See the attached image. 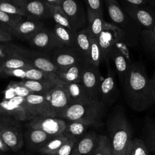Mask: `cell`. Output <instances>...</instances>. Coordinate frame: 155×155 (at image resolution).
Returning <instances> with one entry per match:
<instances>
[{
	"label": "cell",
	"mask_w": 155,
	"mask_h": 155,
	"mask_svg": "<svg viewBox=\"0 0 155 155\" xmlns=\"http://www.w3.org/2000/svg\"><path fill=\"white\" fill-rule=\"evenodd\" d=\"M18 82L26 87L31 93H47L56 85H59L53 82L26 79H21V81Z\"/></svg>",
	"instance_id": "obj_31"
},
{
	"label": "cell",
	"mask_w": 155,
	"mask_h": 155,
	"mask_svg": "<svg viewBox=\"0 0 155 155\" xmlns=\"http://www.w3.org/2000/svg\"><path fill=\"white\" fill-rule=\"evenodd\" d=\"M24 10L25 16L44 19L51 18L50 5L44 0H13Z\"/></svg>",
	"instance_id": "obj_18"
},
{
	"label": "cell",
	"mask_w": 155,
	"mask_h": 155,
	"mask_svg": "<svg viewBox=\"0 0 155 155\" xmlns=\"http://www.w3.org/2000/svg\"><path fill=\"white\" fill-rule=\"evenodd\" d=\"M28 42L37 50L47 53L62 47L56 38L53 30L45 27L30 39Z\"/></svg>",
	"instance_id": "obj_17"
},
{
	"label": "cell",
	"mask_w": 155,
	"mask_h": 155,
	"mask_svg": "<svg viewBox=\"0 0 155 155\" xmlns=\"http://www.w3.org/2000/svg\"><path fill=\"white\" fill-rule=\"evenodd\" d=\"M4 74V73H3L2 70V68H1V62H0V75H1V74Z\"/></svg>",
	"instance_id": "obj_52"
},
{
	"label": "cell",
	"mask_w": 155,
	"mask_h": 155,
	"mask_svg": "<svg viewBox=\"0 0 155 155\" xmlns=\"http://www.w3.org/2000/svg\"><path fill=\"white\" fill-rule=\"evenodd\" d=\"M85 2L87 8L96 12H102V0H84Z\"/></svg>",
	"instance_id": "obj_44"
},
{
	"label": "cell",
	"mask_w": 155,
	"mask_h": 155,
	"mask_svg": "<svg viewBox=\"0 0 155 155\" xmlns=\"http://www.w3.org/2000/svg\"><path fill=\"white\" fill-rule=\"evenodd\" d=\"M10 149L8 148V147L5 144L4 141L2 140V138L0 136V151L1 152H7Z\"/></svg>",
	"instance_id": "obj_50"
},
{
	"label": "cell",
	"mask_w": 155,
	"mask_h": 155,
	"mask_svg": "<svg viewBox=\"0 0 155 155\" xmlns=\"http://www.w3.org/2000/svg\"><path fill=\"white\" fill-rule=\"evenodd\" d=\"M76 142L73 140H68L56 152L51 155H72Z\"/></svg>",
	"instance_id": "obj_43"
},
{
	"label": "cell",
	"mask_w": 155,
	"mask_h": 155,
	"mask_svg": "<svg viewBox=\"0 0 155 155\" xmlns=\"http://www.w3.org/2000/svg\"><path fill=\"white\" fill-rule=\"evenodd\" d=\"M150 81H151V85L152 92H153V98H154V101L155 104V72L153 74L151 78L150 79Z\"/></svg>",
	"instance_id": "obj_49"
},
{
	"label": "cell",
	"mask_w": 155,
	"mask_h": 155,
	"mask_svg": "<svg viewBox=\"0 0 155 155\" xmlns=\"http://www.w3.org/2000/svg\"><path fill=\"white\" fill-rule=\"evenodd\" d=\"M128 2L137 5H146L150 2V0H124Z\"/></svg>",
	"instance_id": "obj_47"
},
{
	"label": "cell",
	"mask_w": 155,
	"mask_h": 155,
	"mask_svg": "<svg viewBox=\"0 0 155 155\" xmlns=\"http://www.w3.org/2000/svg\"><path fill=\"white\" fill-rule=\"evenodd\" d=\"M145 5H137L125 1L123 8L127 14L137 24L147 30H153L155 24V14Z\"/></svg>",
	"instance_id": "obj_15"
},
{
	"label": "cell",
	"mask_w": 155,
	"mask_h": 155,
	"mask_svg": "<svg viewBox=\"0 0 155 155\" xmlns=\"http://www.w3.org/2000/svg\"><path fill=\"white\" fill-rule=\"evenodd\" d=\"M53 31L61 46L74 47L75 34L76 32H73L69 29L56 24L53 27Z\"/></svg>",
	"instance_id": "obj_29"
},
{
	"label": "cell",
	"mask_w": 155,
	"mask_h": 155,
	"mask_svg": "<svg viewBox=\"0 0 155 155\" xmlns=\"http://www.w3.org/2000/svg\"><path fill=\"white\" fill-rule=\"evenodd\" d=\"M150 2H151L152 4L155 5V0H150Z\"/></svg>",
	"instance_id": "obj_54"
},
{
	"label": "cell",
	"mask_w": 155,
	"mask_h": 155,
	"mask_svg": "<svg viewBox=\"0 0 155 155\" xmlns=\"http://www.w3.org/2000/svg\"><path fill=\"white\" fill-rule=\"evenodd\" d=\"M0 112L21 122H28L35 117L26 103L25 97L22 96L4 99L0 102Z\"/></svg>",
	"instance_id": "obj_6"
},
{
	"label": "cell",
	"mask_w": 155,
	"mask_h": 155,
	"mask_svg": "<svg viewBox=\"0 0 155 155\" xmlns=\"http://www.w3.org/2000/svg\"><path fill=\"white\" fill-rule=\"evenodd\" d=\"M3 73L5 71L32 67L28 60L23 57L15 54L7 57L1 61Z\"/></svg>",
	"instance_id": "obj_30"
},
{
	"label": "cell",
	"mask_w": 155,
	"mask_h": 155,
	"mask_svg": "<svg viewBox=\"0 0 155 155\" xmlns=\"http://www.w3.org/2000/svg\"><path fill=\"white\" fill-rule=\"evenodd\" d=\"M0 30H3V31H7L9 33H10V30H11V28L8 26H7V25L3 24L2 22H1L0 21Z\"/></svg>",
	"instance_id": "obj_51"
},
{
	"label": "cell",
	"mask_w": 155,
	"mask_h": 155,
	"mask_svg": "<svg viewBox=\"0 0 155 155\" xmlns=\"http://www.w3.org/2000/svg\"><path fill=\"white\" fill-rule=\"evenodd\" d=\"M101 47L103 61L108 60V56L111 50L114 47L131 45L128 41V34L122 28L113 23L105 21L102 31L97 38Z\"/></svg>",
	"instance_id": "obj_4"
},
{
	"label": "cell",
	"mask_w": 155,
	"mask_h": 155,
	"mask_svg": "<svg viewBox=\"0 0 155 155\" xmlns=\"http://www.w3.org/2000/svg\"><path fill=\"white\" fill-rule=\"evenodd\" d=\"M68 139L62 134L61 135L52 137L42 148L38 153L42 155H51L56 152Z\"/></svg>",
	"instance_id": "obj_33"
},
{
	"label": "cell",
	"mask_w": 155,
	"mask_h": 155,
	"mask_svg": "<svg viewBox=\"0 0 155 155\" xmlns=\"http://www.w3.org/2000/svg\"><path fill=\"white\" fill-rule=\"evenodd\" d=\"M22 17L21 15L9 14L0 9V21L10 28L21 19Z\"/></svg>",
	"instance_id": "obj_42"
},
{
	"label": "cell",
	"mask_w": 155,
	"mask_h": 155,
	"mask_svg": "<svg viewBox=\"0 0 155 155\" xmlns=\"http://www.w3.org/2000/svg\"><path fill=\"white\" fill-rule=\"evenodd\" d=\"M95 128L90 123L82 121H67V125L63 134L68 139L78 141L83 137L90 130Z\"/></svg>",
	"instance_id": "obj_24"
},
{
	"label": "cell",
	"mask_w": 155,
	"mask_h": 155,
	"mask_svg": "<svg viewBox=\"0 0 155 155\" xmlns=\"http://www.w3.org/2000/svg\"><path fill=\"white\" fill-rule=\"evenodd\" d=\"M128 47L126 45L114 47L111 50L108 56L107 61L110 60L113 61L121 86L123 85L133 63Z\"/></svg>",
	"instance_id": "obj_10"
},
{
	"label": "cell",
	"mask_w": 155,
	"mask_h": 155,
	"mask_svg": "<svg viewBox=\"0 0 155 155\" xmlns=\"http://www.w3.org/2000/svg\"><path fill=\"white\" fill-rule=\"evenodd\" d=\"M26 103L34 116H48L46 93H31L25 97Z\"/></svg>",
	"instance_id": "obj_23"
},
{
	"label": "cell",
	"mask_w": 155,
	"mask_h": 155,
	"mask_svg": "<svg viewBox=\"0 0 155 155\" xmlns=\"http://www.w3.org/2000/svg\"><path fill=\"white\" fill-rule=\"evenodd\" d=\"M122 87L125 101L133 111H143L154 104L151 81L142 62L132 63Z\"/></svg>",
	"instance_id": "obj_1"
},
{
	"label": "cell",
	"mask_w": 155,
	"mask_h": 155,
	"mask_svg": "<svg viewBox=\"0 0 155 155\" xmlns=\"http://www.w3.org/2000/svg\"><path fill=\"white\" fill-rule=\"evenodd\" d=\"M100 134L95 131H89L74 143L72 155H93L99 143Z\"/></svg>",
	"instance_id": "obj_20"
},
{
	"label": "cell",
	"mask_w": 155,
	"mask_h": 155,
	"mask_svg": "<svg viewBox=\"0 0 155 155\" xmlns=\"http://www.w3.org/2000/svg\"><path fill=\"white\" fill-rule=\"evenodd\" d=\"M4 74L7 76L26 80L41 81L53 82L57 84H65L55 73H48L33 67L5 71Z\"/></svg>",
	"instance_id": "obj_12"
},
{
	"label": "cell",
	"mask_w": 155,
	"mask_h": 155,
	"mask_svg": "<svg viewBox=\"0 0 155 155\" xmlns=\"http://www.w3.org/2000/svg\"><path fill=\"white\" fill-rule=\"evenodd\" d=\"M18 54L26 59L31 66L48 73H56L58 67L50 55L44 51L29 50L21 47Z\"/></svg>",
	"instance_id": "obj_11"
},
{
	"label": "cell",
	"mask_w": 155,
	"mask_h": 155,
	"mask_svg": "<svg viewBox=\"0 0 155 155\" xmlns=\"http://www.w3.org/2000/svg\"><path fill=\"white\" fill-rule=\"evenodd\" d=\"M12 39V36L10 33L0 30V42H8Z\"/></svg>",
	"instance_id": "obj_45"
},
{
	"label": "cell",
	"mask_w": 155,
	"mask_h": 155,
	"mask_svg": "<svg viewBox=\"0 0 155 155\" xmlns=\"http://www.w3.org/2000/svg\"><path fill=\"white\" fill-rule=\"evenodd\" d=\"M87 16L88 30L91 36L97 38L103 30L105 21L103 18V13L93 12L89 8L87 9Z\"/></svg>",
	"instance_id": "obj_28"
},
{
	"label": "cell",
	"mask_w": 155,
	"mask_h": 155,
	"mask_svg": "<svg viewBox=\"0 0 155 155\" xmlns=\"http://www.w3.org/2000/svg\"><path fill=\"white\" fill-rule=\"evenodd\" d=\"M108 15L113 24L124 30L127 34V29L130 24L129 16L116 0H104Z\"/></svg>",
	"instance_id": "obj_22"
},
{
	"label": "cell",
	"mask_w": 155,
	"mask_h": 155,
	"mask_svg": "<svg viewBox=\"0 0 155 155\" xmlns=\"http://www.w3.org/2000/svg\"><path fill=\"white\" fill-rule=\"evenodd\" d=\"M44 27V22L42 19L28 17H23L12 27L10 34L21 39L28 41L38 32Z\"/></svg>",
	"instance_id": "obj_16"
},
{
	"label": "cell",
	"mask_w": 155,
	"mask_h": 155,
	"mask_svg": "<svg viewBox=\"0 0 155 155\" xmlns=\"http://www.w3.org/2000/svg\"><path fill=\"white\" fill-rule=\"evenodd\" d=\"M101 82L102 79L99 67L87 62L84 68L81 83L93 100H98Z\"/></svg>",
	"instance_id": "obj_14"
},
{
	"label": "cell",
	"mask_w": 155,
	"mask_h": 155,
	"mask_svg": "<svg viewBox=\"0 0 155 155\" xmlns=\"http://www.w3.org/2000/svg\"><path fill=\"white\" fill-rule=\"evenodd\" d=\"M47 4L50 5L60 6L64 0H44Z\"/></svg>",
	"instance_id": "obj_48"
},
{
	"label": "cell",
	"mask_w": 155,
	"mask_h": 155,
	"mask_svg": "<svg viewBox=\"0 0 155 155\" xmlns=\"http://www.w3.org/2000/svg\"><path fill=\"white\" fill-rule=\"evenodd\" d=\"M21 46L8 42H0V62L10 56L18 54Z\"/></svg>",
	"instance_id": "obj_40"
},
{
	"label": "cell",
	"mask_w": 155,
	"mask_h": 155,
	"mask_svg": "<svg viewBox=\"0 0 155 155\" xmlns=\"http://www.w3.org/2000/svg\"><path fill=\"white\" fill-rule=\"evenodd\" d=\"M0 9L9 14L25 16L24 10L13 0H1Z\"/></svg>",
	"instance_id": "obj_38"
},
{
	"label": "cell",
	"mask_w": 155,
	"mask_h": 155,
	"mask_svg": "<svg viewBox=\"0 0 155 155\" xmlns=\"http://www.w3.org/2000/svg\"><path fill=\"white\" fill-rule=\"evenodd\" d=\"M92 36L87 27L76 31L75 34L74 48L84 59L88 61V55Z\"/></svg>",
	"instance_id": "obj_26"
},
{
	"label": "cell",
	"mask_w": 155,
	"mask_h": 155,
	"mask_svg": "<svg viewBox=\"0 0 155 155\" xmlns=\"http://www.w3.org/2000/svg\"><path fill=\"white\" fill-rule=\"evenodd\" d=\"M0 155H1V154H0Z\"/></svg>",
	"instance_id": "obj_55"
},
{
	"label": "cell",
	"mask_w": 155,
	"mask_h": 155,
	"mask_svg": "<svg viewBox=\"0 0 155 155\" xmlns=\"http://www.w3.org/2000/svg\"><path fill=\"white\" fill-rule=\"evenodd\" d=\"M50 11L51 18L54 20L56 24L63 26L73 32L77 31L74 28L71 21L60 6L50 5Z\"/></svg>",
	"instance_id": "obj_34"
},
{
	"label": "cell",
	"mask_w": 155,
	"mask_h": 155,
	"mask_svg": "<svg viewBox=\"0 0 155 155\" xmlns=\"http://www.w3.org/2000/svg\"><path fill=\"white\" fill-rule=\"evenodd\" d=\"M126 155H152L142 138H133L130 142Z\"/></svg>",
	"instance_id": "obj_36"
},
{
	"label": "cell",
	"mask_w": 155,
	"mask_h": 155,
	"mask_svg": "<svg viewBox=\"0 0 155 155\" xmlns=\"http://www.w3.org/2000/svg\"><path fill=\"white\" fill-rule=\"evenodd\" d=\"M142 140L151 153H155V123L148 120L142 129Z\"/></svg>",
	"instance_id": "obj_32"
},
{
	"label": "cell",
	"mask_w": 155,
	"mask_h": 155,
	"mask_svg": "<svg viewBox=\"0 0 155 155\" xmlns=\"http://www.w3.org/2000/svg\"><path fill=\"white\" fill-rule=\"evenodd\" d=\"M152 31H153V33H154V36H155V24H154V27H153V28Z\"/></svg>",
	"instance_id": "obj_53"
},
{
	"label": "cell",
	"mask_w": 155,
	"mask_h": 155,
	"mask_svg": "<svg viewBox=\"0 0 155 155\" xmlns=\"http://www.w3.org/2000/svg\"><path fill=\"white\" fill-rule=\"evenodd\" d=\"M106 126L113 155H126L133 133L123 106L118 105L114 108L107 118Z\"/></svg>",
	"instance_id": "obj_2"
},
{
	"label": "cell",
	"mask_w": 155,
	"mask_h": 155,
	"mask_svg": "<svg viewBox=\"0 0 155 155\" xmlns=\"http://www.w3.org/2000/svg\"><path fill=\"white\" fill-rule=\"evenodd\" d=\"M71 104L84 103L93 101L81 82L65 84Z\"/></svg>",
	"instance_id": "obj_27"
},
{
	"label": "cell",
	"mask_w": 155,
	"mask_h": 155,
	"mask_svg": "<svg viewBox=\"0 0 155 155\" xmlns=\"http://www.w3.org/2000/svg\"><path fill=\"white\" fill-rule=\"evenodd\" d=\"M27 125L44 131L52 136H58L64 133L67 121L61 117L50 116H36L28 121Z\"/></svg>",
	"instance_id": "obj_9"
},
{
	"label": "cell",
	"mask_w": 155,
	"mask_h": 155,
	"mask_svg": "<svg viewBox=\"0 0 155 155\" xmlns=\"http://www.w3.org/2000/svg\"><path fill=\"white\" fill-rule=\"evenodd\" d=\"M53 137L41 130L29 126L24 131V145L28 151L33 153H38Z\"/></svg>",
	"instance_id": "obj_19"
},
{
	"label": "cell",
	"mask_w": 155,
	"mask_h": 155,
	"mask_svg": "<svg viewBox=\"0 0 155 155\" xmlns=\"http://www.w3.org/2000/svg\"><path fill=\"white\" fill-rule=\"evenodd\" d=\"M107 107L99 100L70 105L62 114L61 118L66 121H82L91 124L95 128L104 125Z\"/></svg>",
	"instance_id": "obj_3"
},
{
	"label": "cell",
	"mask_w": 155,
	"mask_h": 155,
	"mask_svg": "<svg viewBox=\"0 0 155 155\" xmlns=\"http://www.w3.org/2000/svg\"><path fill=\"white\" fill-rule=\"evenodd\" d=\"M48 54L57 66L58 70H63L79 62L86 61L73 47H60Z\"/></svg>",
	"instance_id": "obj_13"
},
{
	"label": "cell",
	"mask_w": 155,
	"mask_h": 155,
	"mask_svg": "<svg viewBox=\"0 0 155 155\" xmlns=\"http://www.w3.org/2000/svg\"><path fill=\"white\" fill-rule=\"evenodd\" d=\"M140 41L145 50L155 60V36L153 31L147 29L142 30Z\"/></svg>",
	"instance_id": "obj_35"
},
{
	"label": "cell",
	"mask_w": 155,
	"mask_h": 155,
	"mask_svg": "<svg viewBox=\"0 0 155 155\" xmlns=\"http://www.w3.org/2000/svg\"><path fill=\"white\" fill-rule=\"evenodd\" d=\"M86 61L79 62L72 66L56 71L58 78L65 84L81 82V77Z\"/></svg>",
	"instance_id": "obj_25"
},
{
	"label": "cell",
	"mask_w": 155,
	"mask_h": 155,
	"mask_svg": "<svg viewBox=\"0 0 155 155\" xmlns=\"http://www.w3.org/2000/svg\"><path fill=\"white\" fill-rule=\"evenodd\" d=\"M107 72L106 76L102 80L101 83L98 100L102 102L107 107L114 104L117 100L119 95L116 71L111 67L109 61L106 62Z\"/></svg>",
	"instance_id": "obj_8"
},
{
	"label": "cell",
	"mask_w": 155,
	"mask_h": 155,
	"mask_svg": "<svg viewBox=\"0 0 155 155\" xmlns=\"http://www.w3.org/2000/svg\"><path fill=\"white\" fill-rule=\"evenodd\" d=\"M93 155H113L110 142L107 136L100 134L99 143Z\"/></svg>",
	"instance_id": "obj_39"
},
{
	"label": "cell",
	"mask_w": 155,
	"mask_h": 155,
	"mask_svg": "<svg viewBox=\"0 0 155 155\" xmlns=\"http://www.w3.org/2000/svg\"><path fill=\"white\" fill-rule=\"evenodd\" d=\"M8 88H10V89L7 90V92H10V94L5 97L6 99H8L14 96L26 97L31 93V92L26 87L20 84L19 82L9 85Z\"/></svg>",
	"instance_id": "obj_41"
},
{
	"label": "cell",
	"mask_w": 155,
	"mask_h": 155,
	"mask_svg": "<svg viewBox=\"0 0 155 155\" xmlns=\"http://www.w3.org/2000/svg\"><path fill=\"white\" fill-rule=\"evenodd\" d=\"M60 7L67 16L76 31L83 28L85 15L76 0H64Z\"/></svg>",
	"instance_id": "obj_21"
},
{
	"label": "cell",
	"mask_w": 155,
	"mask_h": 155,
	"mask_svg": "<svg viewBox=\"0 0 155 155\" xmlns=\"http://www.w3.org/2000/svg\"><path fill=\"white\" fill-rule=\"evenodd\" d=\"M12 119H14L5 113L0 112V124L10 121Z\"/></svg>",
	"instance_id": "obj_46"
},
{
	"label": "cell",
	"mask_w": 155,
	"mask_h": 155,
	"mask_svg": "<svg viewBox=\"0 0 155 155\" xmlns=\"http://www.w3.org/2000/svg\"><path fill=\"white\" fill-rule=\"evenodd\" d=\"M48 116L60 117L71 105L65 84H59L46 93Z\"/></svg>",
	"instance_id": "obj_7"
},
{
	"label": "cell",
	"mask_w": 155,
	"mask_h": 155,
	"mask_svg": "<svg viewBox=\"0 0 155 155\" xmlns=\"http://www.w3.org/2000/svg\"><path fill=\"white\" fill-rule=\"evenodd\" d=\"M21 121L12 119L0 124V136L10 150L17 152L24 145V132Z\"/></svg>",
	"instance_id": "obj_5"
},
{
	"label": "cell",
	"mask_w": 155,
	"mask_h": 155,
	"mask_svg": "<svg viewBox=\"0 0 155 155\" xmlns=\"http://www.w3.org/2000/svg\"><path fill=\"white\" fill-rule=\"evenodd\" d=\"M0 1H1V0H0Z\"/></svg>",
	"instance_id": "obj_56"
},
{
	"label": "cell",
	"mask_w": 155,
	"mask_h": 155,
	"mask_svg": "<svg viewBox=\"0 0 155 155\" xmlns=\"http://www.w3.org/2000/svg\"><path fill=\"white\" fill-rule=\"evenodd\" d=\"M103 61V56L101 47L97 38L92 36L88 55V61L91 64L99 67Z\"/></svg>",
	"instance_id": "obj_37"
}]
</instances>
